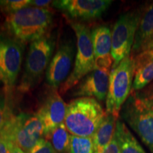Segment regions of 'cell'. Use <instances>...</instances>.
Wrapping results in <instances>:
<instances>
[{"instance_id":"6da1fadb","label":"cell","mask_w":153,"mask_h":153,"mask_svg":"<svg viewBox=\"0 0 153 153\" xmlns=\"http://www.w3.org/2000/svg\"><path fill=\"white\" fill-rule=\"evenodd\" d=\"M53 22V13L50 9L28 6L7 14L5 25L14 39L24 43L48 35Z\"/></svg>"},{"instance_id":"7a4b0ae2","label":"cell","mask_w":153,"mask_h":153,"mask_svg":"<svg viewBox=\"0 0 153 153\" xmlns=\"http://www.w3.org/2000/svg\"><path fill=\"white\" fill-rule=\"evenodd\" d=\"M122 119L153 153V89L132 91L120 110Z\"/></svg>"},{"instance_id":"3957f363","label":"cell","mask_w":153,"mask_h":153,"mask_svg":"<svg viewBox=\"0 0 153 153\" xmlns=\"http://www.w3.org/2000/svg\"><path fill=\"white\" fill-rule=\"evenodd\" d=\"M106 115L94 98L78 97L67 104L65 124L72 135L92 137Z\"/></svg>"},{"instance_id":"277c9868","label":"cell","mask_w":153,"mask_h":153,"mask_svg":"<svg viewBox=\"0 0 153 153\" xmlns=\"http://www.w3.org/2000/svg\"><path fill=\"white\" fill-rule=\"evenodd\" d=\"M55 38L49 33L32 42L25 62L24 71L18 89L26 93L38 83L44 72L47 71L55 48Z\"/></svg>"},{"instance_id":"5b68a950","label":"cell","mask_w":153,"mask_h":153,"mask_svg":"<svg viewBox=\"0 0 153 153\" xmlns=\"http://www.w3.org/2000/svg\"><path fill=\"white\" fill-rule=\"evenodd\" d=\"M76 37V51L72 72L60 85V93L65 94L74 88L86 75L95 70V57L91 41V31L79 22H71Z\"/></svg>"},{"instance_id":"8992f818","label":"cell","mask_w":153,"mask_h":153,"mask_svg":"<svg viewBox=\"0 0 153 153\" xmlns=\"http://www.w3.org/2000/svg\"><path fill=\"white\" fill-rule=\"evenodd\" d=\"M0 134L9 142L28 153L45 136V129L41 118L36 114L10 115Z\"/></svg>"},{"instance_id":"52a82bcc","label":"cell","mask_w":153,"mask_h":153,"mask_svg":"<svg viewBox=\"0 0 153 153\" xmlns=\"http://www.w3.org/2000/svg\"><path fill=\"white\" fill-rule=\"evenodd\" d=\"M135 74V64L131 55L126 57L109 74L106 97V114L118 118L122 106L131 94Z\"/></svg>"},{"instance_id":"ba28073f","label":"cell","mask_w":153,"mask_h":153,"mask_svg":"<svg viewBox=\"0 0 153 153\" xmlns=\"http://www.w3.org/2000/svg\"><path fill=\"white\" fill-rule=\"evenodd\" d=\"M141 16L139 10L128 11L120 15L115 23L111 32L112 68L130 55Z\"/></svg>"},{"instance_id":"9c48e42d","label":"cell","mask_w":153,"mask_h":153,"mask_svg":"<svg viewBox=\"0 0 153 153\" xmlns=\"http://www.w3.org/2000/svg\"><path fill=\"white\" fill-rule=\"evenodd\" d=\"M24 43L14 38L1 39L0 41V70L2 73L5 89L11 91L16 85L22 65Z\"/></svg>"},{"instance_id":"30bf717a","label":"cell","mask_w":153,"mask_h":153,"mask_svg":"<svg viewBox=\"0 0 153 153\" xmlns=\"http://www.w3.org/2000/svg\"><path fill=\"white\" fill-rule=\"evenodd\" d=\"M111 0H60L52 5L74 19L89 21L99 18L111 4Z\"/></svg>"},{"instance_id":"8fae6325","label":"cell","mask_w":153,"mask_h":153,"mask_svg":"<svg viewBox=\"0 0 153 153\" xmlns=\"http://www.w3.org/2000/svg\"><path fill=\"white\" fill-rule=\"evenodd\" d=\"M74 54V48L71 42L63 43L57 48L46 71L47 83L52 89H57L69 76Z\"/></svg>"},{"instance_id":"7c38bea8","label":"cell","mask_w":153,"mask_h":153,"mask_svg":"<svg viewBox=\"0 0 153 153\" xmlns=\"http://www.w3.org/2000/svg\"><path fill=\"white\" fill-rule=\"evenodd\" d=\"M66 113L67 104L57 89H53L36 113L43 124L45 137L59 125L64 123Z\"/></svg>"},{"instance_id":"4fadbf2b","label":"cell","mask_w":153,"mask_h":153,"mask_svg":"<svg viewBox=\"0 0 153 153\" xmlns=\"http://www.w3.org/2000/svg\"><path fill=\"white\" fill-rule=\"evenodd\" d=\"M110 72L94 70L79 82L74 89L72 96L78 97H91L99 101L106 99L109 85Z\"/></svg>"},{"instance_id":"5bb4252c","label":"cell","mask_w":153,"mask_h":153,"mask_svg":"<svg viewBox=\"0 0 153 153\" xmlns=\"http://www.w3.org/2000/svg\"><path fill=\"white\" fill-rule=\"evenodd\" d=\"M91 41L95 57V70L111 72L114 64L111 56V31L108 26L101 25L91 30Z\"/></svg>"},{"instance_id":"9a60e30c","label":"cell","mask_w":153,"mask_h":153,"mask_svg":"<svg viewBox=\"0 0 153 153\" xmlns=\"http://www.w3.org/2000/svg\"><path fill=\"white\" fill-rule=\"evenodd\" d=\"M133 60L135 74L132 90L137 91L142 90L153 80V51L139 53Z\"/></svg>"},{"instance_id":"2e32d148","label":"cell","mask_w":153,"mask_h":153,"mask_svg":"<svg viewBox=\"0 0 153 153\" xmlns=\"http://www.w3.org/2000/svg\"><path fill=\"white\" fill-rule=\"evenodd\" d=\"M153 34V3L148 6L142 13L137 26L135 39L132 48L133 55H137L142 52L145 44L148 43Z\"/></svg>"},{"instance_id":"e0dca14e","label":"cell","mask_w":153,"mask_h":153,"mask_svg":"<svg viewBox=\"0 0 153 153\" xmlns=\"http://www.w3.org/2000/svg\"><path fill=\"white\" fill-rule=\"evenodd\" d=\"M117 118L106 114L100 126L92 136L94 153H100L114 137Z\"/></svg>"},{"instance_id":"ac0fdd59","label":"cell","mask_w":153,"mask_h":153,"mask_svg":"<svg viewBox=\"0 0 153 153\" xmlns=\"http://www.w3.org/2000/svg\"><path fill=\"white\" fill-rule=\"evenodd\" d=\"M114 135L118 143L120 153H146L126 124L119 120L116 121Z\"/></svg>"},{"instance_id":"d6986e66","label":"cell","mask_w":153,"mask_h":153,"mask_svg":"<svg viewBox=\"0 0 153 153\" xmlns=\"http://www.w3.org/2000/svg\"><path fill=\"white\" fill-rule=\"evenodd\" d=\"M71 136L63 123L55 128L45 139L50 141L57 153H66L69 152Z\"/></svg>"},{"instance_id":"ffe728a7","label":"cell","mask_w":153,"mask_h":153,"mask_svg":"<svg viewBox=\"0 0 153 153\" xmlns=\"http://www.w3.org/2000/svg\"><path fill=\"white\" fill-rule=\"evenodd\" d=\"M68 153H94L92 137L72 135Z\"/></svg>"},{"instance_id":"44dd1931","label":"cell","mask_w":153,"mask_h":153,"mask_svg":"<svg viewBox=\"0 0 153 153\" xmlns=\"http://www.w3.org/2000/svg\"><path fill=\"white\" fill-rule=\"evenodd\" d=\"M31 0H4L0 1V7L7 14L30 6Z\"/></svg>"},{"instance_id":"7402d4cb","label":"cell","mask_w":153,"mask_h":153,"mask_svg":"<svg viewBox=\"0 0 153 153\" xmlns=\"http://www.w3.org/2000/svg\"><path fill=\"white\" fill-rule=\"evenodd\" d=\"M28 153H56L52 144L45 138H42Z\"/></svg>"},{"instance_id":"603a6c76","label":"cell","mask_w":153,"mask_h":153,"mask_svg":"<svg viewBox=\"0 0 153 153\" xmlns=\"http://www.w3.org/2000/svg\"><path fill=\"white\" fill-rule=\"evenodd\" d=\"M10 115L6 99L2 94H0V133L4 128Z\"/></svg>"},{"instance_id":"cb8c5ba5","label":"cell","mask_w":153,"mask_h":153,"mask_svg":"<svg viewBox=\"0 0 153 153\" xmlns=\"http://www.w3.org/2000/svg\"><path fill=\"white\" fill-rule=\"evenodd\" d=\"M100 153H120L119 145H118V143L115 135L109 144L107 145Z\"/></svg>"},{"instance_id":"d4e9b609","label":"cell","mask_w":153,"mask_h":153,"mask_svg":"<svg viewBox=\"0 0 153 153\" xmlns=\"http://www.w3.org/2000/svg\"><path fill=\"white\" fill-rule=\"evenodd\" d=\"M53 4V1L48 0H33L30 1V6L41 9H49V6Z\"/></svg>"},{"instance_id":"484cf974","label":"cell","mask_w":153,"mask_h":153,"mask_svg":"<svg viewBox=\"0 0 153 153\" xmlns=\"http://www.w3.org/2000/svg\"><path fill=\"white\" fill-rule=\"evenodd\" d=\"M9 141L2 134H0V153H9Z\"/></svg>"},{"instance_id":"4316f807","label":"cell","mask_w":153,"mask_h":153,"mask_svg":"<svg viewBox=\"0 0 153 153\" xmlns=\"http://www.w3.org/2000/svg\"><path fill=\"white\" fill-rule=\"evenodd\" d=\"M9 153H26L24 151H23L22 149L19 148L18 146L15 145L13 143L9 142Z\"/></svg>"},{"instance_id":"83f0119b","label":"cell","mask_w":153,"mask_h":153,"mask_svg":"<svg viewBox=\"0 0 153 153\" xmlns=\"http://www.w3.org/2000/svg\"><path fill=\"white\" fill-rule=\"evenodd\" d=\"M153 51V34L152 36H151L150 40L148 41V43L145 44V47L143 48L142 52H144V51Z\"/></svg>"},{"instance_id":"f1b7e54d","label":"cell","mask_w":153,"mask_h":153,"mask_svg":"<svg viewBox=\"0 0 153 153\" xmlns=\"http://www.w3.org/2000/svg\"><path fill=\"white\" fill-rule=\"evenodd\" d=\"M0 82H4V77H3L2 73H1V70H0Z\"/></svg>"},{"instance_id":"f546056e","label":"cell","mask_w":153,"mask_h":153,"mask_svg":"<svg viewBox=\"0 0 153 153\" xmlns=\"http://www.w3.org/2000/svg\"><path fill=\"white\" fill-rule=\"evenodd\" d=\"M1 38H0V41H1Z\"/></svg>"}]
</instances>
